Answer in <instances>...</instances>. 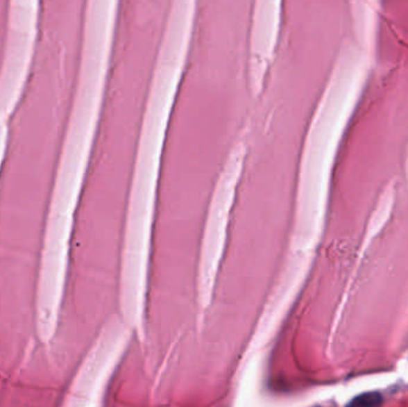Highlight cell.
<instances>
[{"label": "cell", "instance_id": "7a4b0ae2", "mask_svg": "<svg viewBox=\"0 0 408 407\" xmlns=\"http://www.w3.org/2000/svg\"><path fill=\"white\" fill-rule=\"evenodd\" d=\"M382 404V395L377 392H368L352 399L346 407H380Z\"/></svg>", "mask_w": 408, "mask_h": 407}, {"label": "cell", "instance_id": "6da1fadb", "mask_svg": "<svg viewBox=\"0 0 408 407\" xmlns=\"http://www.w3.org/2000/svg\"><path fill=\"white\" fill-rule=\"evenodd\" d=\"M283 0H252L247 33L248 66L258 92L268 76L281 41Z\"/></svg>", "mask_w": 408, "mask_h": 407}]
</instances>
